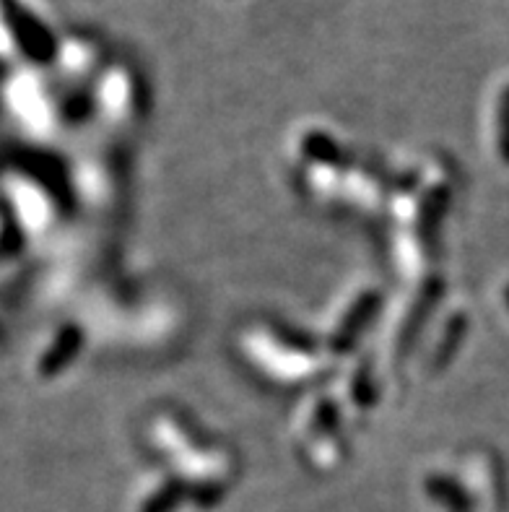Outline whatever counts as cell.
Listing matches in <instances>:
<instances>
[{"label": "cell", "instance_id": "6da1fadb", "mask_svg": "<svg viewBox=\"0 0 509 512\" xmlns=\"http://www.w3.org/2000/svg\"><path fill=\"white\" fill-rule=\"evenodd\" d=\"M0 16L11 26L13 37L19 39L34 58H50L52 39L47 37L45 29L37 24V19L21 6L19 0H0Z\"/></svg>", "mask_w": 509, "mask_h": 512}, {"label": "cell", "instance_id": "3957f363", "mask_svg": "<svg viewBox=\"0 0 509 512\" xmlns=\"http://www.w3.org/2000/svg\"><path fill=\"white\" fill-rule=\"evenodd\" d=\"M497 146H499V156H502V162L509 164V86H504L502 97H499Z\"/></svg>", "mask_w": 509, "mask_h": 512}, {"label": "cell", "instance_id": "7a4b0ae2", "mask_svg": "<svg viewBox=\"0 0 509 512\" xmlns=\"http://www.w3.org/2000/svg\"><path fill=\"white\" fill-rule=\"evenodd\" d=\"M372 310H374V297L359 299V305H356V310L351 312V315H348L346 325H341V331H338L336 349H348V346H351V341H354V333L356 331H364V323H367V320H369Z\"/></svg>", "mask_w": 509, "mask_h": 512}, {"label": "cell", "instance_id": "277c9868", "mask_svg": "<svg viewBox=\"0 0 509 512\" xmlns=\"http://www.w3.org/2000/svg\"><path fill=\"white\" fill-rule=\"evenodd\" d=\"M504 299H507V307H509V286H507V289H504Z\"/></svg>", "mask_w": 509, "mask_h": 512}]
</instances>
